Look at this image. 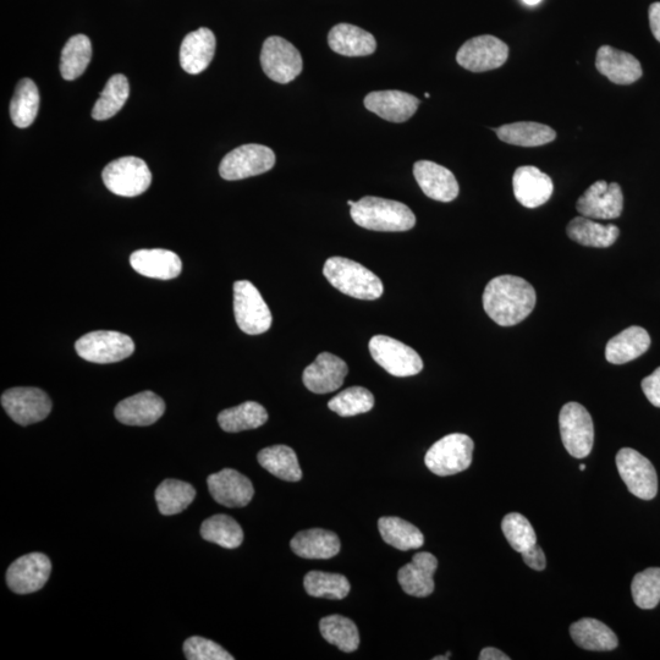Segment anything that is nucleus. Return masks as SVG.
Segmentation results:
<instances>
[{"mask_svg":"<svg viewBox=\"0 0 660 660\" xmlns=\"http://www.w3.org/2000/svg\"><path fill=\"white\" fill-rule=\"evenodd\" d=\"M537 302L535 288L516 275H500L488 283L483 293L487 315L502 327H513L531 315Z\"/></svg>","mask_w":660,"mask_h":660,"instance_id":"obj_1","label":"nucleus"},{"mask_svg":"<svg viewBox=\"0 0 660 660\" xmlns=\"http://www.w3.org/2000/svg\"><path fill=\"white\" fill-rule=\"evenodd\" d=\"M351 218L361 228L373 231H407L415 227L414 212L404 203L381 197L361 198L351 207Z\"/></svg>","mask_w":660,"mask_h":660,"instance_id":"obj_2","label":"nucleus"},{"mask_svg":"<svg viewBox=\"0 0 660 660\" xmlns=\"http://www.w3.org/2000/svg\"><path fill=\"white\" fill-rule=\"evenodd\" d=\"M324 277L345 295L359 300H377L383 295L382 280L362 264L344 257H332L323 268Z\"/></svg>","mask_w":660,"mask_h":660,"instance_id":"obj_3","label":"nucleus"},{"mask_svg":"<svg viewBox=\"0 0 660 660\" xmlns=\"http://www.w3.org/2000/svg\"><path fill=\"white\" fill-rule=\"evenodd\" d=\"M473 449L475 444L466 434H449L429 448L425 458L426 466L440 477L456 475L469 469Z\"/></svg>","mask_w":660,"mask_h":660,"instance_id":"obj_4","label":"nucleus"},{"mask_svg":"<svg viewBox=\"0 0 660 660\" xmlns=\"http://www.w3.org/2000/svg\"><path fill=\"white\" fill-rule=\"evenodd\" d=\"M234 315L239 328L246 334H263L272 327L271 310L249 280L234 284Z\"/></svg>","mask_w":660,"mask_h":660,"instance_id":"obj_5","label":"nucleus"},{"mask_svg":"<svg viewBox=\"0 0 660 660\" xmlns=\"http://www.w3.org/2000/svg\"><path fill=\"white\" fill-rule=\"evenodd\" d=\"M104 185L113 194L136 197L152 184V173L145 161L136 157H123L110 162L103 169Z\"/></svg>","mask_w":660,"mask_h":660,"instance_id":"obj_6","label":"nucleus"},{"mask_svg":"<svg viewBox=\"0 0 660 660\" xmlns=\"http://www.w3.org/2000/svg\"><path fill=\"white\" fill-rule=\"evenodd\" d=\"M77 355L88 362L114 363L128 359L135 351L129 335L113 330H97L76 341Z\"/></svg>","mask_w":660,"mask_h":660,"instance_id":"obj_7","label":"nucleus"},{"mask_svg":"<svg viewBox=\"0 0 660 660\" xmlns=\"http://www.w3.org/2000/svg\"><path fill=\"white\" fill-rule=\"evenodd\" d=\"M561 440L568 453L576 459L591 454L594 443V426L590 412L579 403L563 406L559 415Z\"/></svg>","mask_w":660,"mask_h":660,"instance_id":"obj_8","label":"nucleus"},{"mask_svg":"<svg viewBox=\"0 0 660 660\" xmlns=\"http://www.w3.org/2000/svg\"><path fill=\"white\" fill-rule=\"evenodd\" d=\"M368 348L373 360L392 376L411 377L423 370L421 356L414 349L387 335H374Z\"/></svg>","mask_w":660,"mask_h":660,"instance_id":"obj_9","label":"nucleus"},{"mask_svg":"<svg viewBox=\"0 0 660 660\" xmlns=\"http://www.w3.org/2000/svg\"><path fill=\"white\" fill-rule=\"evenodd\" d=\"M274 164L275 154L271 148L250 143L229 152L219 165V174L224 180H242L267 173Z\"/></svg>","mask_w":660,"mask_h":660,"instance_id":"obj_10","label":"nucleus"},{"mask_svg":"<svg viewBox=\"0 0 660 660\" xmlns=\"http://www.w3.org/2000/svg\"><path fill=\"white\" fill-rule=\"evenodd\" d=\"M616 466L627 489L635 497L645 500L656 498L658 477L656 469L645 456L631 448H623L616 455Z\"/></svg>","mask_w":660,"mask_h":660,"instance_id":"obj_11","label":"nucleus"},{"mask_svg":"<svg viewBox=\"0 0 660 660\" xmlns=\"http://www.w3.org/2000/svg\"><path fill=\"white\" fill-rule=\"evenodd\" d=\"M261 64L264 74L278 84H289L302 71V57L294 44L273 36L263 43Z\"/></svg>","mask_w":660,"mask_h":660,"instance_id":"obj_12","label":"nucleus"},{"mask_svg":"<svg viewBox=\"0 0 660 660\" xmlns=\"http://www.w3.org/2000/svg\"><path fill=\"white\" fill-rule=\"evenodd\" d=\"M509 58L508 44L491 35L473 37L462 44L456 62L472 73H484L503 66Z\"/></svg>","mask_w":660,"mask_h":660,"instance_id":"obj_13","label":"nucleus"},{"mask_svg":"<svg viewBox=\"0 0 660 660\" xmlns=\"http://www.w3.org/2000/svg\"><path fill=\"white\" fill-rule=\"evenodd\" d=\"M2 406L11 420L20 426H30L51 414L52 400L41 389L19 387L3 393Z\"/></svg>","mask_w":660,"mask_h":660,"instance_id":"obj_14","label":"nucleus"},{"mask_svg":"<svg viewBox=\"0 0 660 660\" xmlns=\"http://www.w3.org/2000/svg\"><path fill=\"white\" fill-rule=\"evenodd\" d=\"M576 208L581 216L591 219L619 218L624 209L623 190L619 184L596 181L577 200Z\"/></svg>","mask_w":660,"mask_h":660,"instance_id":"obj_15","label":"nucleus"},{"mask_svg":"<svg viewBox=\"0 0 660 660\" xmlns=\"http://www.w3.org/2000/svg\"><path fill=\"white\" fill-rule=\"evenodd\" d=\"M52 572L51 560L42 553H31L15 560L7 571V583L16 594L40 591Z\"/></svg>","mask_w":660,"mask_h":660,"instance_id":"obj_16","label":"nucleus"},{"mask_svg":"<svg viewBox=\"0 0 660 660\" xmlns=\"http://www.w3.org/2000/svg\"><path fill=\"white\" fill-rule=\"evenodd\" d=\"M349 367L340 357L322 352L302 374L305 387L312 393L328 394L338 390L348 376Z\"/></svg>","mask_w":660,"mask_h":660,"instance_id":"obj_17","label":"nucleus"},{"mask_svg":"<svg viewBox=\"0 0 660 660\" xmlns=\"http://www.w3.org/2000/svg\"><path fill=\"white\" fill-rule=\"evenodd\" d=\"M207 484L213 499L228 508H244L255 494L249 478L233 469L213 473L208 477Z\"/></svg>","mask_w":660,"mask_h":660,"instance_id":"obj_18","label":"nucleus"},{"mask_svg":"<svg viewBox=\"0 0 660 660\" xmlns=\"http://www.w3.org/2000/svg\"><path fill=\"white\" fill-rule=\"evenodd\" d=\"M414 175L423 194L434 201L451 202L459 196L460 187L449 169L431 161H418Z\"/></svg>","mask_w":660,"mask_h":660,"instance_id":"obj_19","label":"nucleus"},{"mask_svg":"<svg viewBox=\"0 0 660 660\" xmlns=\"http://www.w3.org/2000/svg\"><path fill=\"white\" fill-rule=\"evenodd\" d=\"M420 99L403 91H376L368 93L365 107L390 123H405L420 107Z\"/></svg>","mask_w":660,"mask_h":660,"instance_id":"obj_20","label":"nucleus"},{"mask_svg":"<svg viewBox=\"0 0 660 660\" xmlns=\"http://www.w3.org/2000/svg\"><path fill=\"white\" fill-rule=\"evenodd\" d=\"M165 403L153 392H142L120 401L115 407V417L123 425L146 427L156 423L164 415Z\"/></svg>","mask_w":660,"mask_h":660,"instance_id":"obj_21","label":"nucleus"},{"mask_svg":"<svg viewBox=\"0 0 660 660\" xmlns=\"http://www.w3.org/2000/svg\"><path fill=\"white\" fill-rule=\"evenodd\" d=\"M514 194L517 201L526 208H537L552 197V179L536 167H520L513 178Z\"/></svg>","mask_w":660,"mask_h":660,"instance_id":"obj_22","label":"nucleus"},{"mask_svg":"<svg viewBox=\"0 0 660 660\" xmlns=\"http://www.w3.org/2000/svg\"><path fill=\"white\" fill-rule=\"evenodd\" d=\"M596 68L616 85L634 84L643 74L641 63L634 55L610 46L598 49Z\"/></svg>","mask_w":660,"mask_h":660,"instance_id":"obj_23","label":"nucleus"},{"mask_svg":"<svg viewBox=\"0 0 660 660\" xmlns=\"http://www.w3.org/2000/svg\"><path fill=\"white\" fill-rule=\"evenodd\" d=\"M437 568L438 560L433 554L417 553L410 564L400 569L398 580L404 592L410 596L428 597L434 591L433 576Z\"/></svg>","mask_w":660,"mask_h":660,"instance_id":"obj_24","label":"nucleus"},{"mask_svg":"<svg viewBox=\"0 0 660 660\" xmlns=\"http://www.w3.org/2000/svg\"><path fill=\"white\" fill-rule=\"evenodd\" d=\"M216 43L214 33L206 27L190 32L181 43V68L187 74H201L213 60L214 53H216Z\"/></svg>","mask_w":660,"mask_h":660,"instance_id":"obj_25","label":"nucleus"},{"mask_svg":"<svg viewBox=\"0 0 660 660\" xmlns=\"http://www.w3.org/2000/svg\"><path fill=\"white\" fill-rule=\"evenodd\" d=\"M130 264L143 277L159 280L175 279L183 271L180 257L162 249L137 250L132 253Z\"/></svg>","mask_w":660,"mask_h":660,"instance_id":"obj_26","label":"nucleus"},{"mask_svg":"<svg viewBox=\"0 0 660 660\" xmlns=\"http://www.w3.org/2000/svg\"><path fill=\"white\" fill-rule=\"evenodd\" d=\"M328 43L332 51L344 57H367L377 48L372 33L350 24L335 25L329 32Z\"/></svg>","mask_w":660,"mask_h":660,"instance_id":"obj_27","label":"nucleus"},{"mask_svg":"<svg viewBox=\"0 0 660 660\" xmlns=\"http://www.w3.org/2000/svg\"><path fill=\"white\" fill-rule=\"evenodd\" d=\"M291 549L300 558L332 559L340 552V539L332 531L311 528L301 531L290 543Z\"/></svg>","mask_w":660,"mask_h":660,"instance_id":"obj_28","label":"nucleus"},{"mask_svg":"<svg viewBox=\"0 0 660 660\" xmlns=\"http://www.w3.org/2000/svg\"><path fill=\"white\" fill-rule=\"evenodd\" d=\"M651 346V337L646 329L632 326L609 340L605 348V359L613 365H624L645 354Z\"/></svg>","mask_w":660,"mask_h":660,"instance_id":"obj_29","label":"nucleus"},{"mask_svg":"<svg viewBox=\"0 0 660 660\" xmlns=\"http://www.w3.org/2000/svg\"><path fill=\"white\" fill-rule=\"evenodd\" d=\"M570 635L577 646L586 651L608 652L618 647V637L597 619L585 618L570 627Z\"/></svg>","mask_w":660,"mask_h":660,"instance_id":"obj_30","label":"nucleus"},{"mask_svg":"<svg viewBox=\"0 0 660 660\" xmlns=\"http://www.w3.org/2000/svg\"><path fill=\"white\" fill-rule=\"evenodd\" d=\"M493 130L503 142L521 147L543 146L557 139V132L550 126L535 121H519Z\"/></svg>","mask_w":660,"mask_h":660,"instance_id":"obj_31","label":"nucleus"},{"mask_svg":"<svg viewBox=\"0 0 660 660\" xmlns=\"http://www.w3.org/2000/svg\"><path fill=\"white\" fill-rule=\"evenodd\" d=\"M569 238L582 246L597 247L605 249L615 244L618 240L620 230L616 225H603L593 222L591 218L576 217L571 220L566 228Z\"/></svg>","mask_w":660,"mask_h":660,"instance_id":"obj_32","label":"nucleus"},{"mask_svg":"<svg viewBox=\"0 0 660 660\" xmlns=\"http://www.w3.org/2000/svg\"><path fill=\"white\" fill-rule=\"evenodd\" d=\"M257 459L263 469L280 480L299 482L302 478L299 459L295 451L286 445L264 448L258 453Z\"/></svg>","mask_w":660,"mask_h":660,"instance_id":"obj_33","label":"nucleus"},{"mask_svg":"<svg viewBox=\"0 0 660 660\" xmlns=\"http://www.w3.org/2000/svg\"><path fill=\"white\" fill-rule=\"evenodd\" d=\"M267 421V410L256 401H246L244 404L220 412L218 416L220 428L228 433L260 428Z\"/></svg>","mask_w":660,"mask_h":660,"instance_id":"obj_34","label":"nucleus"},{"mask_svg":"<svg viewBox=\"0 0 660 660\" xmlns=\"http://www.w3.org/2000/svg\"><path fill=\"white\" fill-rule=\"evenodd\" d=\"M40 108V92L30 79H22L15 88L10 103V117L20 129L29 128L35 121Z\"/></svg>","mask_w":660,"mask_h":660,"instance_id":"obj_35","label":"nucleus"},{"mask_svg":"<svg viewBox=\"0 0 660 660\" xmlns=\"http://www.w3.org/2000/svg\"><path fill=\"white\" fill-rule=\"evenodd\" d=\"M154 497L159 513L173 516L189 508L196 497V489L184 481L165 480L159 484Z\"/></svg>","mask_w":660,"mask_h":660,"instance_id":"obj_36","label":"nucleus"},{"mask_svg":"<svg viewBox=\"0 0 660 660\" xmlns=\"http://www.w3.org/2000/svg\"><path fill=\"white\" fill-rule=\"evenodd\" d=\"M319 630L324 640L337 646L340 651L355 652L360 646L359 629L354 621L343 615H329L319 623Z\"/></svg>","mask_w":660,"mask_h":660,"instance_id":"obj_37","label":"nucleus"},{"mask_svg":"<svg viewBox=\"0 0 660 660\" xmlns=\"http://www.w3.org/2000/svg\"><path fill=\"white\" fill-rule=\"evenodd\" d=\"M378 528L384 542L399 550L421 548L425 543L422 532L400 517H382Z\"/></svg>","mask_w":660,"mask_h":660,"instance_id":"obj_38","label":"nucleus"},{"mask_svg":"<svg viewBox=\"0 0 660 660\" xmlns=\"http://www.w3.org/2000/svg\"><path fill=\"white\" fill-rule=\"evenodd\" d=\"M201 536L205 541L218 544L225 549L239 548L244 542V531L233 517L214 515L203 521Z\"/></svg>","mask_w":660,"mask_h":660,"instance_id":"obj_39","label":"nucleus"},{"mask_svg":"<svg viewBox=\"0 0 660 660\" xmlns=\"http://www.w3.org/2000/svg\"><path fill=\"white\" fill-rule=\"evenodd\" d=\"M92 59V44L85 35H76L66 42L60 58L63 79L73 81L85 73Z\"/></svg>","mask_w":660,"mask_h":660,"instance_id":"obj_40","label":"nucleus"},{"mask_svg":"<svg viewBox=\"0 0 660 660\" xmlns=\"http://www.w3.org/2000/svg\"><path fill=\"white\" fill-rule=\"evenodd\" d=\"M130 95V85L124 75L118 74L110 77L106 88L99 95L93 107L92 118L98 121L113 118L125 106Z\"/></svg>","mask_w":660,"mask_h":660,"instance_id":"obj_41","label":"nucleus"},{"mask_svg":"<svg viewBox=\"0 0 660 660\" xmlns=\"http://www.w3.org/2000/svg\"><path fill=\"white\" fill-rule=\"evenodd\" d=\"M305 590L311 597L344 599L350 593V582L344 575L311 571L305 576Z\"/></svg>","mask_w":660,"mask_h":660,"instance_id":"obj_42","label":"nucleus"},{"mask_svg":"<svg viewBox=\"0 0 660 660\" xmlns=\"http://www.w3.org/2000/svg\"><path fill=\"white\" fill-rule=\"evenodd\" d=\"M374 406V396L370 390L362 387H351L343 390L329 401L328 407L341 417H352L366 414Z\"/></svg>","mask_w":660,"mask_h":660,"instance_id":"obj_43","label":"nucleus"},{"mask_svg":"<svg viewBox=\"0 0 660 660\" xmlns=\"http://www.w3.org/2000/svg\"><path fill=\"white\" fill-rule=\"evenodd\" d=\"M632 598L638 608L653 609L660 602V568H649L634 577Z\"/></svg>","mask_w":660,"mask_h":660,"instance_id":"obj_44","label":"nucleus"},{"mask_svg":"<svg viewBox=\"0 0 660 660\" xmlns=\"http://www.w3.org/2000/svg\"><path fill=\"white\" fill-rule=\"evenodd\" d=\"M502 530L506 539L516 552H525L537 544V536L531 522L524 515L511 513L504 517Z\"/></svg>","mask_w":660,"mask_h":660,"instance_id":"obj_45","label":"nucleus"},{"mask_svg":"<svg viewBox=\"0 0 660 660\" xmlns=\"http://www.w3.org/2000/svg\"><path fill=\"white\" fill-rule=\"evenodd\" d=\"M184 653L189 660H234L235 658L218 643L194 636L184 643Z\"/></svg>","mask_w":660,"mask_h":660,"instance_id":"obj_46","label":"nucleus"},{"mask_svg":"<svg viewBox=\"0 0 660 660\" xmlns=\"http://www.w3.org/2000/svg\"><path fill=\"white\" fill-rule=\"evenodd\" d=\"M642 390L653 406L660 407V367L642 381Z\"/></svg>","mask_w":660,"mask_h":660,"instance_id":"obj_47","label":"nucleus"},{"mask_svg":"<svg viewBox=\"0 0 660 660\" xmlns=\"http://www.w3.org/2000/svg\"><path fill=\"white\" fill-rule=\"evenodd\" d=\"M522 559H524L525 564L528 568L536 571H543L547 566L546 555L541 547L535 546L528 548L525 552H522Z\"/></svg>","mask_w":660,"mask_h":660,"instance_id":"obj_48","label":"nucleus"},{"mask_svg":"<svg viewBox=\"0 0 660 660\" xmlns=\"http://www.w3.org/2000/svg\"><path fill=\"white\" fill-rule=\"evenodd\" d=\"M648 14L649 26H651L653 36L658 42H660V3L657 2L651 4V7H649L648 10Z\"/></svg>","mask_w":660,"mask_h":660,"instance_id":"obj_49","label":"nucleus"},{"mask_svg":"<svg viewBox=\"0 0 660 660\" xmlns=\"http://www.w3.org/2000/svg\"><path fill=\"white\" fill-rule=\"evenodd\" d=\"M480 660H510L509 656L497 648L487 647L483 648L480 654Z\"/></svg>","mask_w":660,"mask_h":660,"instance_id":"obj_50","label":"nucleus"},{"mask_svg":"<svg viewBox=\"0 0 660 660\" xmlns=\"http://www.w3.org/2000/svg\"><path fill=\"white\" fill-rule=\"evenodd\" d=\"M524 2L528 5H537L541 3V0H524Z\"/></svg>","mask_w":660,"mask_h":660,"instance_id":"obj_51","label":"nucleus"},{"mask_svg":"<svg viewBox=\"0 0 660 660\" xmlns=\"http://www.w3.org/2000/svg\"><path fill=\"white\" fill-rule=\"evenodd\" d=\"M449 658H450V653H448L447 656H444V657H434L433 660H442V659L447 660Z\"/></svg>","mask_w":660,"mask_h":660,"instance_id":"obj_52","label":"nucleus"},{"mask_svg":"<svg viewBox=\"0 0 660 660\" xmlns=\"http://www.w3.org/2000/svg\"><path fill=\"white\" fill-rule=\"evenodd\" d=\"M580 470H581V471H585V470H586V465H585V464H581V465H580Z\"/></svg>","mask_w":660,"mask_h":660,"instance_id":"obj_53","label":"nucleus"},{"mask_svg":"<svg viewBox=\"0 0 660 660\" xmlns=\"http://www.w3.org/2000/svg\"><path fill=\"white\" fill-rule=\"evenodd\" d=\"M355 203H356V202H354V201H348V205H349L350 207L355 206Z\"/></svg>","mask_w":660,"mask_h":660,"instance_id":"obj_54","label":"nucleus"},{"mask_svg":"<svg viewBox=\"0 0 660 660\" xmlns=\"http://www.w3.org/2000/svg\"><path fill=\"white\" fill-rule=\"evenodd\" d=\"M425 96H426V98H429V97H431V95H429V93H428V92H426V93H425Z\"/></svg>","mask_w":660,"mask_h":660,"instance_id":"obj_55","label":"nucleus"}]
</instances>
